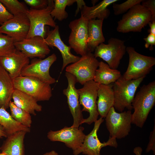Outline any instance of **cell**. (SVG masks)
I'll return each instance as SVG.
<instances>
[{
  "label": "cell",
  "instance_id": "obj_40",
  "mask_svg": "<svg viewBox=\"0 0 155 155\" xmlns=\"http://www.w3.org/2000/svg\"><path fill=\"white\" fill-rule=\"evenodd\" d=\"M7 136V135L4 128L0 125V137H4L6 138Z\"/></svg>",
  "mask_w": 155,
  "mask_h": 155
},
{
  "label": "cell",
  "instance_id": "obj_41",
  "mask_svg": "<svg viewBox=\"0 0 155 155\" xmlns=\"http://www.w3.org/2000/svg\"><path fill=\"white\" fill-rule=\"evenodd\" d=\"M142 148L139 146L135 147L133 150V153L136 155H142Z\"/></svg>",
  "mask_w": 155,
  "mask_h": 155
},
{
  "label": "cell",
  "instance_id": "obj_43",
  "mask_svg": "<svg viewBox=\"0 0 155 155\" xmlns=\"http://www.w3.org/2000/svg\"><path fill=\"white\" fill-rule=\"evenodd\" d=\"M0 155H6L4 153L1 152V153H0Z\"/></svg>",
  "mask_w": 155,
  "mask_h": 155
},
{
  "label": "cell",
  "instance_id": "obj_28",
  "mask_svg": "<svg viewBox=\"0 0 155 155\" xmlns=\"http://www.w3.org/2000/svg\"><path fill=\"white\" fill-rule=\"evenodd\" d=\"M11 117L16 121L23 125L30 128L32 122L30 114L16 106L10 101L9 105Z\"/></svg>",
  "mask_w": 155,
  "mask_h": 155
},
{
  "label": "cell",
  "instance_id": "obj_31",
  "mask_svg": "<svg viewBox=\"0 0 155 155\" xmlns=\"http://www.w3.org/2000/svg\"><path fill=\"white\" fill-rule=\"evenodd\" d=\"M16 49L13 39L0 33V58L9 54Z\"/></svg>",
  "mask_w": 155,
  "mask_h": 155
},
{
  "label": "cell",
  "instance_id": "obj_36",
  "mask_svg": "<svg viewBox=\"0 0 155 155\" xmlns=\"http://www.w3.org/2000/svg\"><path fill=\"white\" fill-rule=\"evenodd\" d=\"M154 126L153 130L150 133L149 141L146 149V152H149L152 150L153 154H155V124Z\"/></svg>",
  "mask_w": 155,
  "mask_h": 155
},
{
  "label": "cell",
  "instance_id": "obj_2",
  "mask_svg": "<svg viewBox=\"0 0 155 155\" xmlns=\"http://www.w3.org/2000/svg\"><path fill=\"white\" fill-rule=\"evenodd\" d=\"M145 77L136 80H125L121 76L113 84L114 95L113 107L120 112L132 109V103L136 91Z\"/></svg>",
  "mask_w": 155,
  "mask_h": 155
},
{
  "label": "cell",
  "instance_id": "obj_34",
  "mask_svg": "<svg viewBox=\"0 0 155 155\" xmlns=\"http://www.w3.org/2000/svg\"><path fill=\"white\" fill-rule=\"evenodd\" d=\"M13 16L0 2V26L12 18Z\"/></svg>",
  "mask_w": 155,
  "mask_h": 155
},
{
  "label": "cell",
  "instance_id": "obj_6",
  "mask_svg": "<svg viewBox=\"0 0 155 155\" xmlns=\"http://www.w3.org/2000/svg\"><path fill=\"white\" fill-rule=\"evenodd\" d=\"M129 61L127 69L123 77L126 80H136L145 77L155 65V58L140 54L131 46L126 47Z\"/></svg>",
  "mask_w": 155,
  "mask_h": 155
},
{
  "label": "cell",
  "instance_id": "obj_4",
  "mask_svg": "<svg viewBox=\"0 0 155 155\" xmlns=\"http://www.w3.org/2000/svg\"><path fill=\"white\" fill-rule=\"evenodd\" d=\"M54 5L53 0H49L47 6L44 9H28L26 15L29 21L30 27L26 38L37 36L44 38L48 31L46 26L54 28L56 26V23L51 14Z\"/></svg>",
  "mask_w": 155,
  "mask_h": 155
},
{
  "label": "cell",
  "instance_id": "obj_16",
  "mask_svg": "<svg viewBox=\"0 0 155 155\" xmlns=\"http://www.w3.org/2000/svg\"><path fill=\"white\" fill-rule=\"evenodd\" d=\"M65 76L67 80L68 86L63 89V93L67 97L69 108L73 117L72 126L78 127L84 119L79 103L78 89L75 86L77 82L75 77L69 73L66 72Z\"/></svg>",
  "mask_w": 155,
  "mask_h": 155
},
{
  "label": "cell",
  "instance_id": "obj_20",
  "mask_svg": "<svg viewBox=\"0 0 155 155\" xmlns=\"http://www.w3.org/2000/svg\"><path fill=\"white\" fill-rule=\"evenodd\" d=\"M27 133L21 131L8 135L0 147L1 152L6 155H25L24 139Z\"/></svg>",
  "mask_w": 155,
  "mask_h": 155
},
{
  "label": "cell",
  "instance_id": "obj_26",
  "mask_svg": "<svg viewBox=\"0 0 155 155\" xmlns=\"http://www.w3.org/2000/svg\"><path fill=\"white\" fill-rule=\"evenodd\" d=\"M93 80L99 84L108 85L114 83L122 75L117 69H113L104 62H99Z\"/></svg>",
  "mask_w": 155,
  "mask_h": 155
},
{
  "label": "cell",
  "instance_id": "obj_19",
  "mask_svg": "<svg viewBox=\"0 0 155 155\" xmlns=\"http://www.w3.org/2000/svg\"><path fill=\"white\" fill-rule=\"evenodd\" d=\"M30 63V59L16 49L9 54L0 58V65L13 80L21 75L24 68Z\"/></svg>",
  "mask_w": 155,
  "mask_h": 155
},
{
  "label": "cell",
  "instance_id": "obj_33",
  "mask_svg": "<svg viewBox=\"0 0 155 155\" xmlns=\"http://www.w3.org/2000/svg\"><path fill=\"white\" fill-rule=\"evenodd\" d=\"M24 1L31 8L40 9L47 6L49 0H24Z\"/></svg>",
  "mask_w": 155,
  "mask_h": 155
},
{
  "label": "cell",
  "instance_id": "obj_38",
  "mask_svg": "<svg viewBox=\"0 0 155 155\" xmlns=\"http://www.w3.org/2000/svg\"><path fill=\"white\" fill-rule=\"evenodd\" d=\"M150 27L148 30L149 34L155 35V20L150 22L148 24Z\"/></svg>",
  "mask_w": 155,
  "mask_h": 155
},
{
  "label": "cell",
  "instance_id": "obj_35",
  "mask_svg": "<svg viewBox=\"0 0 155 155\" xmlns=\"http://www.w3.org/2000/svg\"><path fill=\"white\" fill-rule=\"evenodd\" d=\"M141 3L151 12L152 14L151 21L155 20V0H142Z\"/></svg>",
  "mask_w": 155,
  "mask_h": 155
},
{
  "label": "cell",
  "instance_id": "obj_3",
  "mask_svg": "<svg viewBox=\"0 0 155 155\" xmlns=\"http://www.w3.org/2000/svg\"><path fill=\"white\" fill-rule=\"evenodd\" d=\"M150 11L141 4L136 5L124 14L117 22V32H140L152 20Z\"/></svg>",
  "mask_w": 155,
  "mask_h": 155
},
{
  "label": "cell",
  "instance_id": "obj_30",
  "mask_svg": "<svg viewBox=\"0 0 155 155\" xmlns=\"http://www.w3.org/2000/svg\"><path fill=\"white\" fill-rule=\"evenodd\" d=\"M0 2L13 16L26 14L28 9L24 3L18 0H0Z\"/></svg>",
  "mask_w": 155,
  "mask_h": 155
},
{
  "label": "cell",
  "instance_id": "obj_22",
  "mask_svg": "<svg viewBox=\"0 0 155 155\" xmlns=\"http://www.w3.org/2000/svg\"><path fill=\"white\" fill-rule=\"evenodd\" d=\"M103 21L98 19L88 21L87 45L88 52L92 53L100 44L105 41L102 29Z\"/></svg>",
  "mask_w": 155,
  "mask_h": 155
},
{
  "label": "cell",
  "instance_id": "obj_39",
  "mask_svg": "<svg viewBox=\"0 0 155 155\" xmlns=\"http://www.w3.org/2000/svg\"><path fill=\"white\" fill-rule=\"evenodd\" d=\"M77 3L78 7L75 12V16H76L78 13L80 9H81V7L84 5H86L85 3L83 0H76Z\"/></svg>",
  "mask_w": 155,
  "mask_h": 155
},
{
  "label": "cell",
  "instance_id": "obj_17",
  "mask_svg": "<svg viewBox=\"0 0 155 155\" xmlns=\"http://www.w3.org/2000/svg\"><path fill=\"white\" fill-rule=\"evenodd\" d=\"M15 46L16 49L29 59H44L51 51L44 38L39 36L26 38L20 42H15Z\"/></svg>",
  "mask_w": 155,
  "mask_h": 155
},
{
  "label": "cell",
  "instance_id": "obj_21",
  "mask_svg": "<svg viewBox=\"0 0 155 155\" xmlns=\"http://www.w3.org/2000/svg\"><path fill=\"white\" fill-rule=\"evenodd\" d=\"M112 84H99L97 91V111L100 117L105 118L111 108L113 106L114 95Z\"/></svg>",
  "mask_w": 155,
  "mask_h": 155
},
{
  "label": "cell",
  "instance_id": "obj_9",
  "mask_svg": "<svg viewBox=\"0 0 155 155\" xmlns=\"http://www.w3.org/2000/svg\"><path fill=\"white\" fill-rule=\"evenodd\" d=\"M83 85L82 88L78 89L79 103L83 107L82 111L88 112L89 115L87 118L83 119L82 124L85 123L90 125L97 120L99 115L96 100L99 84L91 80L86 82Z\"/></svg>",
  "mask_w": 155,
  "mask_h": 155
},
{
  "label": "cell",
  "instance_id": "obj_23",
  "mask_svg": "<svg viewBox=\"0 0 155 155\" xmlns=\"http://www.w3.org/2000/svg\"><path fill=\"white\" fill-rule=\"evenodd\" d=\"M14 90L13 80L0 65V108H9Z\"/></svg>",
  "mask_w": 155,
  "mask_h": 155
},
{
  "label": "cell",
  "instance_id": "obj_32",
  "mask_svg": "<svg viewBox=\"0 0 155 155\" xmlns=\"http://www.w3.org/2000/svg\"><path fill=\"white\" fill-rule=\"evenodd\" d=\"M142 0H128L121 4L113 3V7L114 13L117 16L128 11L134 5L141 4Z\"/></svg>",
  "mask_w": 155,
  "mask_h": 155
},
{
  "label": "cell",
  "instance_id": "obj_25",
  "mask_svg": "<svg viewBox=\"0 0 155 155\" xmlns=\"http://www.w3.org/2000/svg\"><path fill=\"white\" fill-rule=\"evenodd\" d=\"M12 99L16 106L30 114L35 116L36 111L40 112L42 110V106L38 104L34 98L19 90L14 89Z\"/></svg>",
  "mask_w": 155,
  "mask_h": 155
},
{
  "label": "cell",
  "instance_id": "obj_24",
  "mask_svg": "<svg viewBox=\"0 0 155 155\" xmlns=\"http://www.w3.org/2000/svg\"><path fill=\"white\" fill-rule=\"evenodd\" d=\"M118 0H103L95 5L88 7L86 5L81 8V14L86 19L104 20L107 18L110 13L107 7L111 4L115 3Z\"/></svg>",
  "mask_w": 155,
  "mask_h": 155
},
{
  "label": "cell",
  "instance_id": "obj_1",
  "mask_svg": "<svg viewBox=\"0 0 155 155\" xmlns=\"http://www.w3.org/2000/svg\"><path fill=\"white\" fill-rule=\"evenodd\" d=\"M155 104V81L144 85L135 95L132 103L134 112L132 124L142 128Z\"/></svg>",
  "mask_w": 155,
  "mask_h": 155
},
{
  "label": "cell",
  "instance_id": "obj_18",
  "mask_svg": "<svg viewBox=\"0 0 155 155\" xmlns=\"http://www.w3.org/2000/svg\"><path fill=\"white\" fill-rule=\"evenodd\" d=\"M44 41L49 47H55L61 53L63 60L61 73L68 65L75 62L80 58L73 54L71 52V47L62 41L60 37L58 25H57L53 30L48 31Z\"/></svg>",
  "mask_w": 155,
  "mask_h": 155
},
{
  "label": "cell",
  "instance_id": "obj_13",
  "mask_svg": "<svg viewBox=\"0 0 155 155\" xmlns=\"http://www.w3.org/2000/svg\"><path fill=\"white\" fill-rule=\"evenodd\" d=\"M57 59V57L55 53L44 59H33L24 68L21 75L33 77L50 85L53 84L56 80L51 76L49 70Z\"/></svg>",
  "mask_w": 155,
  "mask_h": 155
},
{
  "label": "cell",
  "instance_id": "obj_15",
  "mask_svg": "<svg viewBox=\"0 0 155 155\" xmlns=\"http://www.w3.org/2000/svg\"><path fill=\"white\" fill-rule=\"evenodd\" d=\"M30 27L26 14H20L13 16L0 26V33L11 37L15 42H19L26 38Z\"/></svg>",
  "mask_w": 155,
  "mask_h": 155
},
{
  "label": "cell",
  "instance_id": "obj_7",
  "mask_svg": "<svg viewBox=\"0 0 155 155\" xmlns=\"http://www.w3.org/2000/svg\"><path fill=\"white\" fill-rule=\"evenodd\" d=\"M105 120L110 137L121 139L129 134L132 121L131 110L117 113L113 106L108 111Z\"/></svg>",
  "mask_w": 155,
  "mask_h": 155
},
{
  "label": "cell",
  "instance_id": "obj_27",
  "mask_svg": "<svg viewBox=\"0 0 155 155\" xmlns=\"http://www.w3.org/2000/svg\"><path fill=\"white\" fill-rule=\"evenodd\" d=\"M0 125L4 128L7 136L20 131H25L27 133L30 132V128L16 121L6 109L2 108H0Z\"/></svg>",
  "mask_w": 155,
  "mask_h": 155
},
{
  "label": "cell",
  "instance_id": "obj_37",
  "mask_svg": "<svg viewBox=\"0 0 155 155\" xmlns=\"http://www.w3.org/2000/svg\"><path fill=\"white\" fill-rule=\"evenodd\" d=\"M144 39L145 42V47L146 48L149 47L152 50L153 45H155V35L149 34L147 36L144 38Z\"/></svg>",
  "mask_w": 155,
  "mask_h": 155
},
{
  "label": "cell",
  "instance_id": "obj_5",
  "mask_svg": "<svg viewBox=\"0 0 155 155\" xmlns=\"http://www.w3.org/2000/svg\"><path fill=\"white\" fill-rule=\"evenodd\" d=\"M14 89L33 97L37 102L49 100L52 95L50 85L32 76L20 75L13 80Z\"/></svg>",
  "mask_w": 155,
  "mask_h": 155
},
{
  "label": "cell",
  "instance_id": "obj_29",
  "mask_svg": "<svg viewBox=\"0 0 155 155\" xmlns=\"http://www.w3.org/2000/svg\"><path fill=\"white\" fill-rule=\"evenodd\" d=\"M54 7L51 13L52 17L55 20L62 21L66 19L68 14L65 11L67 6L72 5L76 0H54Z\"/></svg>",
  "mask_w": 155,
  "mask_h": 155
},
{
  "label": "cell",
  "instance_id": "obj_11",
  "mask_svg": "<svg viewBox=\"0 0 155 155\" xmlns=\"http://www.w3.org/2000/svg\"><path fill=\"white\" fill-rule=\"evenodd\" d=\"M104 119L102 117L97 119L94 123V127L90 133L85 135L82 145L77 149L73 151V155H78L82 153L86 155H100L101 148L109 146L116 148L118 144L116 139L109 138L106 142H101L99 139L97 132Z\"/></svg>",
  "mask_w": 155,
  "mask_h": 155
},
{
  "label": "cell",
  "instance_id": "obj_42",
  "mask_svg": "<svg viewBox=\"0 0 155 155\" xmlns=\"http://www.w3.org/2000/svg\"><path fill=\"white\" fill-rule=\"evenodd\" d=\"M42 155H59L58 153L54 150L46 152Z\"/></svg>",
  "mask_w": 155,
  "mask_h": 155
},
{
  "label": "cell",
  "instance_id": "obj_8",
  "mask_svg": "<svg viewBox=\"0 0 155 155\" xmlns=\"http://www.w3.org/2000/svg\"><path fill=\"white\" fill-rule=\"evenodd\" d=\"M107 44L102 43L95 49L94 54L105 61L110 67L117 69L121 60L126 52L125 41L115 38H111Z\"/></svg>",
  "mask_w": 155,
  "mask_h": 155
},
{
  "label": "cell",
  "instance_id": "obj_44",
  "mask_svg": "<svg viewBox=\"0 0 155 155\" xmlns=\"http://www.w3.org/2000/svg\"><path fill=\"white\" fill-rule=\"evenodd\" d=\"M0 138H1L0 137ZM0 147H1V146H0Z\"/></svg>",
  "mask_w": 155,
  "mask_h": 155
},
{
  "label": "cell",
  "instance_id": "obj_12",
  "mask_svg": "<svg viewBox=\"0 0 155 155\" xmlns=\"http://www.w3.org/2000/svg\"><path fill=\"white\" fill-rule=\"evenodd\" d=\"M88 21L81 14L80 18L71 21L69 24L71 30L68 39L69 46L81 56L90 53L87 45Z\"/></svg>",
  "mask_w": 155,
  "mask_h": 155
},
{
  "label": "cell",
  "instance_id": "obj_14",
  "mask_svg": "<svg viewBox=\"0 0 155 155\" xmlns=\"http://www.w3.org/2000/svg\"><path fill=\"white\" fill-rule=\"evenodd\" d=\"M84 130V127L82 126H65L59 130H50L47 133V137L51 141L64 143L73 151L78 148L83 142L86 135L83 132Z\"/></svg>",
  "mask_w": 155,
  "mask_h": 155
},
{
  "label": "cell",
  "instance_id": "obj_10",
  "mask_svg": "<svg viewBox=\"0 0 155 155\" xmlns=\"http://www.w3.org/2000/svg\"><path fill=\"white\" fill-rule=\"evenodd\" d=\"M99 62L93 53H88L82 56L78 61L67 66L65 71L73 75L77 82L83 85L93 80Z\"/></svg>",
  "mask_w": 155,
  "mask_h": 155
}]
</instances>
